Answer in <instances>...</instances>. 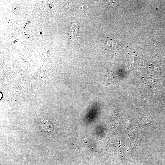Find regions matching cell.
Masks as SVG:
<instances>
[{
	"label": "cell",
	"mask_w": 165,
	"mask_h": 165,
	"mask_svg": "<svg viewBox=\"0 0 165 165\" xmlns=\"http://www.w3.org/2000/svg\"><path fill=\"white\" fill-rule=\"evenodd\" d=\"M71 28L72 31V38L75 39L78 37V35H77V32L78 29V25L75 24L73 25V26H72Z\"/></svg>",
	"instance_id": "obj_2"
},
{
	"label": "cell",
	"mask_w": 165,
	"mask_h": 165,
	"mask_svg": "<svg viewBox=\"0 0 165 165\" xmlns=\"http://www.w3.org/2000/svg\"><path fill=\"white\" fill-rule=\"evenodd\" d=\"M35 122V129L40 133L47 137L51 136L53 126L48 118H40L36 120Z\"/></svg>",
	"instance_id": "obj_1"
}]
</instances>
